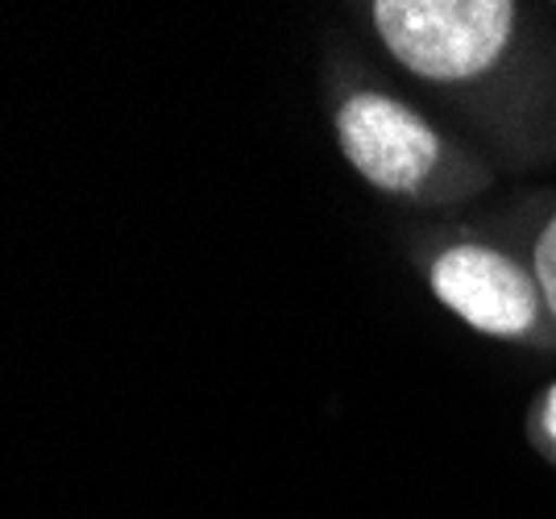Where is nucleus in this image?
I'll return each instance as SVG.
<instances>
[{
    "label": "nucleus",
    "mask_w": 556,
    "mask_h": 519,
    "mask_svg": "<svg viewBox=\"0 0 556 519\" xmlns=\"http://www.w3.org/2000/svg\"><path fill=\"white\" fill-rule=\"evenodd\" d=\"M535 432H540V441H548L556 453V382L540 395V403H535Z\"/></svg>",
    "instance_id": "obj_5"
},
{
    "label": "nucleus",
    "mask_w": 556,
    "mask_h": 519,
    "mask_svg": "<svg viewBox=\"0 0 556 519\" xmlns=\"http://www.w3.org/2000/svg\"><path fill=\"white\" fill-rule=\"evenodd\" d=\"M424 279L444 312L490 341L556 350V325L528 258L478 237H448L428 250Z\"/></svg>",
    "instance_id": "obj_3"
},
{
    "label": "nucleus",
    "mask_w": 556,
    "mask_h": 519,
    "mask_svg": "<svg viewBox=\"0 0 556 519\" xmlns=\"http://www.w3.org/2000/svg\"><path fill=\"white\" fill-rule=\"evenodd\" d=\"M332 134L362 183L416 208L465 204L494 183V170L469 145L453 142L416 104L370 84L337 96Z\"/></svg>",
    "instance_id": "obj_1"
},
{
    "label": "nucleus",
    "mask_w": 556,
    "mask_h": 519,
    "mask_svg": "<svg viewBox=\"0 0 556 519\" xmlns=\"http://www.w3.org/2000/svg\"><path fill=\"white\" fill-rule=\"evenodd\" d=\"M362 17L403 72L437 88L490 79L523 29V9L510 0H374Z\"/></svg>",
    "instance_id": "obj_2"
},
{
    "label": "nucleus",
    "mask_w": 556,
    "mask_h": 519,
    "mask_svg": "<svg viewBox=\"0 0 556 519\" xmlns=\"http://www.w3.org/2000/svg\"><path fill=\"white\" fill-rule=\"evenodd\" d=\"M528 266H532L544 307H548V316L556 325V204L544 213V220L535 225L532 241H528Z\"/></svg>",
    "instance_id": "obj_4"
}]
</instances>
